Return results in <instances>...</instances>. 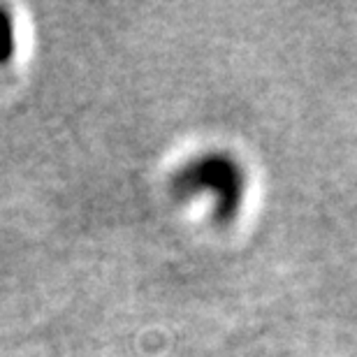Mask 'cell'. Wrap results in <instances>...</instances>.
<instances>
[]
</instances>
